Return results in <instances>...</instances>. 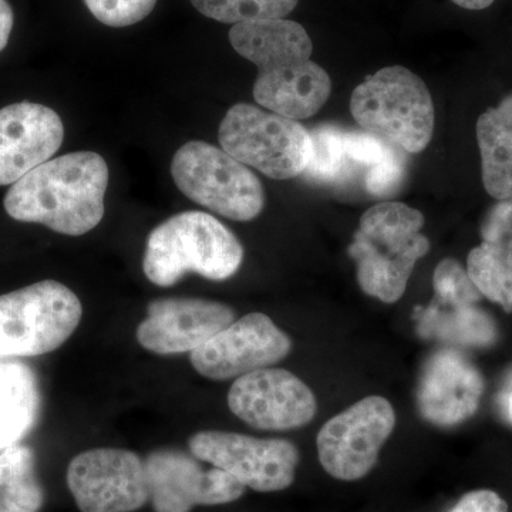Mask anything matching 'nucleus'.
<instances>
[{"mask_svg":"<svg viewBox=\"0 0 512 512\" xmlns=\"http://www.w3.org/2000/svg\"><path fill=\"white\" fill-rule=\"evenodd\" d=\"M343 144H345V153L349 161L367 165L370 168L383 163L397 148L382 138L370 133H359V131H345Z\"/></svg>","mask_w":512,"mask_h":512,"instance_id":"obj_28","label":"nucleus"},{"mask_svg":"<svg viewBox=\"0 0 512 512\" xmlns=\"http://www.w3.org/2000/svg\"><path fill=\"white\" fill-rule=\"evenodd\" d=\"M467 272L481 295L512 312V269L497 264L476 247L468 254Z\"/></svg>","mask_w":512,"mask_h":512,"instance_id":"obj_24","label":"nucleus"},{"mask_svg":"<svg viewBox=\"0 0 512 512\" xmlns=\"http://www.w3.org/2000/svg\"><path fill=\"white\" fill-rule=\"evenodd\" d=\"M394 426L396 413L389 400L382 396L360 400L320 429L316 439L320 464L336 480L366 477Z\"/></svg>","mask_w":512,"mask_h":512,"instance_id":"obj_9","label":"nucleus"},{"mask_svg":"<svg viewBox=\"0 0 512 512\" xmlns=\"http://www.w3.org/2000/svg\"><path fill=\"white\" fill-rule=\"evenodd\" d=\"M235 312L225 303L200 298H163L147 306L137 340L156 355L192 353L227 329Z\"/></svg>","mask_w":512,"mask_h":512,"instance_id":"obj_15","label":"nucleus"},{"mask_svg":"<svg viewBox=\"0 0 512 512\" xmlns=\"http://www.w3.org/2000/svg\"><path fill=\"white\" fill-rule=\"evenodd\" d=\"M79 296L42 281L0 296V356H39L59 349L82 320Z\"/></svg>","mask_w":512,"mask_h":512,"instance_id":"obj_8","label":"nucleus"},{"mask_svg":"<svg viewBox=\"0 0 512 512\" xmlns=\"http://www.w3.org/2000/svg\"><path fill=\"white\" fill-rule=\"evenodd\" d=\"M63 138L62 119L43 104L22 101L0 110V185L18 183L45 164Z\"/></svg>","mask_w":512,"mask_h":512,"instance_id":"obj_16","label":"nucleus"},{"mask_svg":"<svg viewBox=\"0 0 512 512\" xmlns=\"http://www.w3.org/2000/svg\"><path fill=\"white\" fill-rule=\"evenodd\" d=\"M67 485L82 512H133L148 495L144 460L123 448H93L67 468Z\"/></svg>","mask_w":512,"mask_h":512,"instance_id":"obj_11","label":"nucleus"},{"mask_svg":"<svg viewBox=\"0 0 512 512\" xmlns=\"http://www.w3.org/2000/svg\"><path fill=\"white\" fill-rule=\"evenodd\" d=\"M483 393L480 370L456 350H440L421 370L417 404L429 423L454 427L477 413Z\"/></svg>","mask_w":512,"mask_h":512,"instance_id":"obj_17","label":"nucleus"},{"mask_svg":"<svg viewBox=\"0 0 512 512\" xmlns=\"http://www.w3.org/2000/svg\"><path fill=\"white\" fill-rule=\"evenodd\" d=\"M448 512H508V504L493 490H476L464 494Z\"/></svg>","mask_w":512,"mask_h":512,"instance_id":"obj_30","label":"nucleus"},{"mask_svg":"<svg viewBox=\"0 0 512 512\" xmlns=\"http://www.w3.org/2000/svg\"><path fill=\"white\" fill-rule=\"evenodd\" d=\"M244 248L231 229L207 212L168 218L148 235L143 269L151 284L168 288L187 274L225 281L239 271Z\"/></svg>","mask_w":512,"mask_h":512,"instance_id":"obj_4","label":"nucleus"},{"mask_svg":"<svg viewBox=\"0 0 512 512\" xmlns=\"http://www.w3.org/2000/svg\"><path fill=\"white\" fill-rule=\"evenodd\" d=\"M13 22H15V16H13L12 6L9 5L8 0H0V52L8 46Z\"/></svg>","mask_w":512,"mask_h":512,"instance_id":"obj_31","label":"nucleus"},{"mask_svg":"<svg viewBox=\"0 0 512 512\" xmlns=\"http://www.w3.org/2000/svg\"><path fill=\"white\" fill-rule=\"evenodd\" d=\"M350 111L366 133L407 153L429 146L433 99L426 83L403 66L384 67L353 90Z\"/></svg>","mask_w":512,"mask_h":512,"instance_id":"obj_5","label":"nucleus"},{"mask_svg":"<svg viewBox=\"0 0 512 512\" xmlns=\"http://www.w3.org/2000/svg\"><path fill=\"white\" fill-rule=\"evenodd\" d=\"M406 171V161L399 150H394L392 156L383 163L370 168L366 174V190L376 197H390L399 190Z\"/></svg>","mask_w":512,"mask_h":512,"instance_id":"obj_29","label":"nucleus"},{"mask_svg":"<svg viewBox=\"0 0 512 512\" xmlns=\"http://www.w3.org/2000/svg\"><path fill=\"white\" fill-rule=\"evenodd\" d=\"M171 175L185 197L228 220H255L265 205L261 181L227 151L204 141L178 148Z\"/></svg>","mask_w":512,"mask_h":512,"instance_id":"obj_7","label":"nucleus"},{"mask_svg":"<svg viewBox=\"0 0 512 512\" xmlns=\"http://www.w3.org/2000/svg\"><path fill=\"white\" fill-rule=\"evenodd\" d=\"M222 150L274 180L305 173L312 156L311 133L298 120L239 103L222 120Z\"/></svg>","mask_w":512,"mask_h":512,"instance_id":"obj_6","label":"nucleus"},{"mask_svg":"<svg viewBox=\"0 0 512 512\" xmlns=\"http://www.w3.org/2000/svg\"><path fill=\"white\" fill-rule=\"evenodd\" d=\"M291 339L264 313H249L190 353L194 369L211 380L238 379L281 362Z\"/></svg>","mask_w":512,"mask_h":512,"instance_id":"obj_13","label":"nucleus"},{"mask_svg":"<svg viewBox=\"0 0 512 512\" xmlns=\"http://www.w3.org/2000/svg\"><path fill=\"white\" fill-rule=\"evenodd\" d=\"M485 191L498 201L512 198V94L477 121Z\"/></svg>","mask_w":512,"mask_h":512,"instance_id":"obj_18","label":"nucleus"},{"mask_svg":"<svg viewBox=\"0 0 512 512\" xmlns=\"http://www.w3.org/2000/svg\"><path fill=\"white\" fill-rule=\"evenodd\" d=\"M109 175V165L100 154H66L46 161L13 184L3 205L13 220L80 237L103 220Z\"/></svg>","mask_w":512,"mask_h":512,"instance_id":"obj_2","label":"nucleus"},{"mask_svg":"<svg viewBox=\"0 0 512 512\" xmlns=\"http://www.w3.org/2000/svg\"><path fill=\"white\" fill-rule=\"evenodd\" d=\"M190 451L259 493L288 488L299 463L298 448L291 441L255 439L231 431H200L191 437Z\"/></svg>","mask_w":512,"mask_h":512,"instance_id":"obj_10","label":"nucleus"},{"mask_svg":"<svg viewBox=\"0 0 512 512\" xmlns=\"http://www.w3.org/2000/svg\"><path fill=\"white\" fill-rule=\"evenodd\" d=\"M90 13L110 28L136 25L153 12L157 0H84Z\"/></svg>","mask_w":512,"mask_h":512,"instance_id":"obj_27","label":"nucleus"},{"mask_svg":"<svg viewBox=\"0 0 512 512\" xmlns=\"http://www.w3.org/2000/svg\"><path fill=\"white\" fill-rule=\"evenodd\" d=\"M35 372L19 362L0 363V448L19 444L40 413Z\"/></svg>","mask_w":512,"mask_h":512,"instance_id":"obj_19","label":"nucleus"},{"mask_svg":"<svg viewBox=\"0 0 512 512\" xmlns=\"http://www.w3.org/2000/svg\"><path fill=\"white\" fill-rule=\"evenodd\" d=\"M447 308V306H444ZM451 312L441 315L436 308H431L423 316L426 328L424 332H439L448 339L457 340L466 345H490L495 339V329L491 319L476 306L467 308H450Z\"/></svg>","mask_w":512,"mask_h":512,"instance_id":"obj_21","label":"nucleus"},{"mask_svg":"<svg viewBox=\"0 0 512 512\" xmlns=\"http://www.w3.org/2000/svg\"><path fill=\"white\" fill-rule=\"evenodd\" d=\"M478 248L497 264L512 269V198L495 204L481 225Z\"/></svg>","mask_w":512,"mask_h":512,"instance_id":"obj_25","label":"nucleus"},{"mask_svg":"<svg viewBox=\"0 0 512 512\" xmlns=\"http://www.w3.org/2000/svg\"><path fill=\"white\" fill-rule=\"evenodd\" d=\"M451 2L456 3L457 6L463 9L483 10L490 8L495 0H451Z\"/></svg>","mask_w":512,"mask_h":512,"instance_id":"obj_32","label":"nucleus"},{"mask_svg":"<svg viewBox=\"0 0 512 512\" xmlns=\"http://www.w3.org/2000/svg\"><path fill=\"white\" fill-rule=\"evenodd\" d=\"M235 52L258 67L254 99L292 120L315 116L330 97L329 74L312 62L308 32L288 19L238 23L229 30Z\"/></svg>","mask_w":512,"mask_h":512,"instance_id":"obj_1","label":"nucleus"},{"mask_svg":"<svg viewBox=\"0 0 512 512\" xmlns=\"http://www.w3.org/2000/svg\"><path fill=\"white\" fill-rule=\"evenodd\" d=\"M423 225L424 215L402 202H382L363 214L349 247L363 292L384 303L402 298L414 266L430 251Z\"/></svg>","mask_w":512,"mask_h":512,"instance_id":"obj_3","label":"nucleus"},{"mask_svg":"<svg viewBox=\"0 0 512 512\" xmlns=\"http://www.w3.org/2000/svg\"><path fill=\"white\" fill-rule=\"evenodd\" d=\"M144 466L154 512H190L197 505L232 503L245 493L244 485L221 468L205 470L197 457L177 448L153 451Z\"/></svg>","mask_w":512,"mask_h":512,"instance_id":"obj_12","label":"nucleus"},{"mask_svg":"<svg viewBox=\"0 0 512 512\" xmlns=\"http://www.w3.org/2000/svg\"><path fill=\"white\" fill-rule=\"evenodd\" d=\"M228 406L254 429L274 431L306 426L318 409L315 394L298 376L274 367L235 379Z\"/></svg>","mask_w":512,"mask_h":512,"instance_id":"obj_14","label":"nucleus"},{"mask_svg":"<svg viewBox=\"0 0 512 512\" xmlns=\"http://www.w3.org/2000/svg\"><path fill=\"white\" fill-rule=\"evenodd\" d=\"M43 501L33 451L22 444L5 448L0 454V512H39Z\"/></svg>","mask_w":512,"mask_h":512,"instance_id":"obj_20","label":"nucleus"},{"mask_svg":"<svg viewBox=\"0 0 512 512\" xmlns=\"http://www.w3.org/2000/svg\"><path fill=\"white\" fill-rule=\"evenodd\" d=\"M507 413H508V417H510V420L512 421V383H511V390H510V393H508V396H507Z\"/></svg>","mask_w":512,"mask_h":512,"instance_id":"obj_33","label":"nucleus"},{"mask_svg":"<svg viewBox=\"0 0 512 512\" xmlns=\"http://www.w3.org/2000/svg\"><path fill=\"white\" fill-rule=\"evenodd\" d=\"M343 133L338 127L323 126L311 133L312 156L305 174L309 180L330 183L342 177L348 164L343 144Z\"/></svg>","mask_w":512,"mask_h":512,"instance_id":"obj_23","label":"nucleus"},{"mask_svg":"<svg viewBox=\"0 0 512 512\" xmlns=\"http://www.w3.org/2000/svg\"><path fill=\"white\" fill-rule=\"evenodd\" d=\"M192 6L207 18L221 23L258 22L285 19L298 6L299 0H190Z\"/></svg>","mask_w":512,"mask_h":512,"instance_id":"obj_22","label":"nucleus"},{"mask_svg":"<svg viewBox=\"0 0 512 512\" xmlns=\"http://www.w3.org/2000/svg\"><path fill=\"white\" fill-rule=\"evenodd\" d=\"M434 291L447 308H467L481 299V293L470 275L454 259H444L434 272Z\"/></svg>","mask_w":512,"mask_h":512,"instance_id":"obj_26","label":"nucleus"}]
</instances>
